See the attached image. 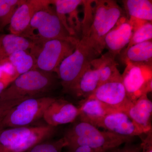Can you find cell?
Here are the masks:
<instances>
[{
	"label": "cell",
	"mask_w": 152,
	"mask_h": 152,
	"mask_svg": "<svg viewBox=\"0 0 152 152\" xmlns=\"http://www.w3.org/2000/svg\"><path fill=\"white\" fill-rule=\"evenodd\" d=\"M79 113L78 107L69 101L56 98L46 109L43 118L47 125L56 128L73 123L78 118Z\"/></svg>",
	"instance_id": "obj_14"
},
{
	"label": "cell",
	"mask_w": 152,
	"mask_h": 152,
	"mask_svg": "<svg viewBox=\"0 0 152 152\" xmlns=\"http://www.w3.org/2000/svg\"><path fill=\"white\" fill-rule=\"evenodd\" d=\"M122 79L131 102L152 91V65L127 62Z\"/></svg>",
	"instance_id": "obj_9"
},
{
	"label": "cell",
	"mask_w": 152,
	"mask_h": 152,
	"mask_svg": "<svg viewBox=\"0 0 152 152\" xmlns=\"http://www.w3.org/2000/svg\"><path fill=\"white\" fill-rule=\"evenodd\" d=\"M152 22L146 21L134 30L130 41L126 47L128 48L136 44L152 40Z\"/></svg>",
	"instance_id": "obj_25"
},
{
	"label": "cell",
	"mask_w": 152,
	"mask_h": 152,
	"mask_svg": "<svg viewBox=\"0 0 152 152\" xmlns=\"http://www.w3.org/2000/svg\"><path fill=\"white\" fill-rule=\"evenodd\" d=\"M115 57L107 52L95 59L91 63L99 76V86L107 82L121 80L122 75L118 69Z\"/></svg>",
	"instance_id": "obj_19"
},
{
	"label": "cell",
	"mask_w": 152,
	"mask_h": 152,
	"mask_svg": "<svg viewBox=\"0 0 152 152\" xmlns=\"http://www.w3.org/2000/svg\"><path fill=\"white\" fill-rule=\"evenodd\" d=\"M56 98L38 97L23 100L13 107L0 122V127H18L29 126L43 118L48 107Z\"/></svg>",
	"instance_id": "obj_7"
},
{
	"label": "cell",
	"mask_w": 152,
	"mask_h": 152,
	"mask_svg": "<svg viewBox=\"0 0 152 152\" xmlns=\"http://www.w3.org/2000/svg\"><path fill=\"white\" fill-rule=\"evenodd\" d=\"M64 138L67 149L86 146L108 152L126 143L132 142L133 137L102 131L88 123L80 121L66 131Z\"/></svg>",
	"instance_id": "obj_1"
},
{
	"label": "cell",
	"mask_w": 152,
	"mask_h": 152,
	"mask_svg": "<svg viewBox=\"0 0 152 152\" xmlns=\"http://www.w3.org/2000/svg\"><path fill=\"white\" fill-rule=\"evenodd\" d=\"M56 84L53 73L38 69L18 76L0 95V100H14L44 96Z\"/></svg>",
	"instance_id": "obj_2"
},
{
	"label": "cell",
	"mask_w": 152,
	"mask_h": 152,
	"mask_svg": "<svg viewBox=\"0 0 152 152\" xmlns=\"http://www.w3.org/2000/svg\"><path fill=\"white\" fill-rule=\"evenodd\" d=\"M106 131L118 135L134 137L144 134L124 112L115 111L108 114L97 125Z\"/></svg>",
	"instance_id": "obj_13"
},
{
	"label": "cell",
	"mask_w": 152,
	"mask_h": 152,
	"mask_svg": "<svg viewBox=\"0 0 152 152\" xmlns=\"http://www.w3.org/2000/svg\"><path fill=\"white\" fill-rule=\"evenodd\" d=\"M124 63L152 64V41H146L126 47L121 56Z\"/></svg>",
	"instance_id": "obj_21"
},
{
	"label": "cell",
	"mask_w": 152,
	"mask_h": 152,
	"mask_svg": "<svg viewBox=\"0 0 152 152\" xmlns=\"http://www.w3.org/2000/svg\"><path fill=\"white\" fill-rule=\"evenodd\" d=\"M125 113L144 134L152 131V102L148 95H143L132 103Z\"/></svg>",
	"instance_id": "obj_17"
},
{
	"label": "cell",
	"mask_w": 152,
	"mask_h": 152,
	"mask_svg": "<svg viewBox=\"0 0 152 152\" xmlns=\"http://www.w3.org/2000/svg\"><path fill=\"white\" fill-rule=\"evenodd\" d=\"M64 152H107L104 150L99 149L93 148L90 147L82 146L73 148L67 149V150Z\"/></svg>",
	"instance_id": "obj_30"
},
{
	"label": "cell",
	"mask_w": 152,
	"mask_h": 152,
	"mask_svg": "<svg viewBox=\"0 0 152 152\" xmlns=\"http://www.w3.org/2000/svg\"><path fill=\"white\" fill-rule=\"evenodd\" d=\"M122 1L128 18L152 22V1L124 0Z\"/></svg>",
	"instance_id": "obj_23"
},
{
	"label": "cell",
	"mask_w": 152,
	"mask_h": 152,
	"mask_svg": "<svg viewBox=\"0 0 152 152\" xmlns=\"http://www.w3.org/2000/svg\"><path fill=\"white\" fill-rule=\"evenodd\" d=\"M20 36L32 41L41 48L51 40L73 37L61 23L52 4L37 12Z\"/></svg>",
	"instance_id": "obj_6"
},
{
	"label": "cell",
	"mask_w": 152,
	"mask_h": 152,
	"mask_svg": "<svg viewBox=\"0 0 152 152\" xmlns=\"http://www.w3.org/2000/svg\"><path fill=\"white\" fill-rule=\"evenodd\" d=\"M56 132V127L47 124L3 129L0 132V152H26Z\"/></svg>",
	"instance_id": "obj_4"
},
{
	"label": "cell",
	"mask_w": 152,
	"mask_h": 152,
	"mask_svg": "<svg viewBox=\"0 0 152 152\" xmlns=\"http://www.w3.org/2000/svg\"><path fill=\"white\" fill-rule=\"evenodd\" d=\"M133 33L132 27L126 14L119 19L104 39L105 48L115 57L120 54L129 43Z\"/></svg>",
	"instance_id": "obj_15"
},
{
	"label": "cell",
	"mask_w": 152,
	"mask_h": 152,
	"mask_svg": "<svg viewBox=\"0 0 152 152\" xmlns=\"http://www.w3.org/2000/svg\"><path fill=\"white\" fill-rule=\"evenodd\" d=\"M14 80V79L12 77H5L2 75H0V95Z\"/></svg>",
	"instance_id": "obj_31"
},
{
	"label": "cell",
	"mask_w": 152,
	"mask_h": 152,
	"mask_svg": "<svg viewBox=\"0 0 152 152\" xmlns=\"http://www.w3.org/2000/svg\"><path fill=\"white\" fill-rule=\"evenodd\" d=\"M89 97L96 99L119 111L126 112L132 103L128 98L122 79L101 85Z\"/></svg>",
	"instance_id": "obj_10"
},
{
	"label": "cell",
	"mask_w": 152,
	"mask_h": 152,
	"mask_svg": "<svg viewBox=\"0 0 152 152\" xmlns=\"http://www.w3.org/2000/svg\"><path fill=\"white\" fill-rule=\"evenodd\" d=\"M41 47L32 41L13 34H0V64L15 52L28 51L37 58Z\"/></svg>",
	"instance_id": "obj_16"
},
{
	"label": "cell",
	"mask_w": 152,
	"mask_h": 152,
	"mask_svg": "<svg viewBox=\"0 0 152 152\" xmlns=\"http://www.w3.org/2000/svg\"><path fill=\"white\" fill-rule=\"evenodd\" d=\"M146 136L142 139L141 143V152H152V131L146 134Z\"/></svg>",
	"instance_id": "obj_29"
},
{
	"label": "cell",
	"mask_w": 152,
	"mask_h": 152,
	"mask_svg": "<svg viewBox=\"0 0 152 152\" xmlns=\"http://www.w3.org/2000/svg\"><path fill=\"white\" fill-rule=\"evenodd\" d=\"M99 86V76L97 71L89 67L82 74L69 93L82 100L89 97Z\"/></svg>",
	"instance_id": "obj_20"
},
{
	"label": "cell",
	"mask_w": 152,
	"mask_h": 152,
	"mask_svg": "<svg viewBox=\"0 0 152 152\" xmlns=\"http://www.w3.org/2000/svg\"><path fill=\"white\" fill-rule=\"evenodd\" d=\"M78 107L80 121L96 126L98 123L108 114L116 111L94 98L81 100Z\"/></svg>",
	"instance_id": "obj_18"
},
{
	"label": "cell",
	"mask_w": 152,
	"mask_h": 152,
	"mask_svg": "<svg viewBox=\"0 0 152 152\" xmlns=\"http://www.w3.org/2000/svg\"><path fill=\"white\" fill-rule=\"evenodd\" d=\"M26 99L4 101L0 100V122L8 113L10 111L19 103Z\"/></svg>",
	"instance_id": "obj_27"
},
{
	"label": "cell",
	"mask_w": 152,
	"mask_h": 152,
	"mask_svg": "<svg viewBox=\"0 0 152 152\" xmlns=\"http://www.w3.org/2000/svg\"><path fill=\"white\" fill-rule=\"evenodd\" d=\"M3 129H2L0 127V132H1V130Z\"/></svg>",
	"instance_id": "obj_32"
},
{
	"label": "cell",
	"mask_w": 152,
	"mask_h": 152,
	"mask_svg": "<svg viewBox=\"0 0 152 152\" xmlns=\"http://www.w3.org/2000/svg\"><path fill=\"white\" fill-rule=\"evenodd\" d=\"M125 15L124 11L116 1H94L92 22L86 37H88L92 45L100 54L105 49L106 35L119 19Z\"/></svg>",
	"instance_id": "obj_5"
},
{
	"label": "cell",
	"mask_w": 152,
	"mask_h": 152,
	"mask_svg": "<svg viewBox=\"0 0 152 152\" xmlns=\"http://www.w3.org/2000/svg\"><path fill=\"white\" fill-rule=\"evenodd\" d=\"M66 146L65 140L63 137L57 140L42 142L26 152H62Z\"/></svg>",
	"instance_id": "obj_26"
},
{
	"label": "cell",
	"mask_w": 152,
	"mask_h": 152,
	"mask_svg": "<svg viewBox=\"0 0 152 152\" xmlns=\"http://www.w3.org/2000/svg\"><path fill=\"white\" fill-rule=\"evenodd\" d=\"M80 40L72 37L66 39H54L46 42L37 57L36 69L56 73L60 64L74 52Z\"/></svg>",
	"instance_id": "obj_8"
},
{
	"label": "cell",
	"mask_w": 152,
	"mask_h": 152,
	"mask_svg": "<svg viewBox=\"0 0 152 152\" xmlns=\"http://www.w3.org/2000/svg\"><path fill=\"white\" fill-rule=\"evenodd\" d=\"M37 58L28 51L20 50L15 52L0 64H10L13 68L14 75L18 77L33 69H36Z\"/></svg>",
	"instance_id": "obj_22"
},
{
	"label": "cell",
	"mask_w": 152,
	"mask_h": 152,
	"mask_svg": "<svg viewBox=\"0 0 152 152\" xmlns=\"http://www.w3.org/2000/svg\"><path fill=\"white\" fill-rule=\"evenodd\" d=\"M83 2V0H52L57 15L66 30L71 36L79 39L78 36L82 34V23L78 8Z\"/></svg>",
	"instance_id": "obj_11"
},
{
	"label": "cell",
	"mask_w": 152,
	"mask_h": 152,
	"mask_svg": "<svg viewBox=\"0 0 152 152\" xmlns=\"http://www.w3.org/2000/svg\"><path fill=\"white\" fill-rule=\"evenodd\" d=\"M141 144H133L132 142L126 143L121 148H116L107 152H141Z\"/></svg>",
	"instance_id": "obj_28"
},
{
	"label": "cell",
	"mask_w": 152,
	"mask_h": 152,
	"mask_svg": "<svg viewBox=\"0 0 152 152\" xmlns=\"http://www.w3.org/2000/svg\"><path fill=\"white\" fill-rule=\"evenodd\" d=\"M100 55L88 37L81 38L75 50L63 60L56 73L65 92L69 93L82 74Z\"/></svg>",
	"instance_id": "obj_3"
},
{
	"label": "cell",
	"mask_w": 152,
	"mask_h": 152,
	"mask_svg": "<svg viewBox=\"0 0 152 152\" xmlns=\"http://www.w3.org/2000/svg\"><path fill=\"white\" fill-rule=\"evenodd\" d=\"M25 0H0V33L9 26L17 8Z\"/></svg>",
	"instance_id": "obj_24"
},
{
	"label": "cell",
	"mask_w": 152,
	"mask_h": 152,
	"mask_svg": "<svg viewBox=\"0 0 152 152\" xmlns=\"http://www.w3.org/2000/svg\"><path fill=\"white\" fill-rule=\"evenodd\" d=\"M51 4V0H25L12 17L9 25L10 33L20 36L27 28L35 15Z\"/></svg>",
	"instance_id": "obj_12"
}]
</instances>
